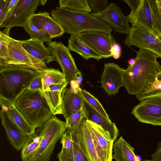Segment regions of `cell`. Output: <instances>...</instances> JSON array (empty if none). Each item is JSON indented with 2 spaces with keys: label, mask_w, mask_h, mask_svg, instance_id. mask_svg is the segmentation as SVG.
Wrapping results in <instances>:
<instances>
[{
  "label": "cell",
  "mask_w": 161,
  "mask_h": 161,
  "mask_svg": "<svg viewBox=\"0 0 161 161\" xmlns=\"http://www.w3.org/2000/svg\"><path fill=\"white\" fill-rule=\"evenodd\" d=\"M131 11L126 16L131 27L153 33L151 13L148 0H124Z\"/></svg>",
  "instance_id": "10"
},
{
  "label": "cell",
  "mask_w": 161,
  "mask_h": 161,
  "mask_svg": "<svg viewBox=\"0 0 161 161\" xmlns=\"http://www.w3.org/2000/svg\"><path fill=\"white\" fill-rule=\"evenodd\" d=\"M151 161H161V142L158 143L157 149L151 155Z\"/></svg>",
  "instance_id": "41"
},
{
  "label": "cell",
  "mask_w": 161,
  "mask_h": 161,
  "mask_svg": "<svg viewBox=\"0 0 161 161\" xmlns=\"http://www.w3.org/2000/svg\"><path fill=\"white\" fill-rule=\"evenodd\" d=\"M87 120L84 114L75 129L80 147L88 161H101L97 155L90 132L87 128Z\"/></svg>",
  "instance_id": "19"
},
{
  "label": "cell",
  "mask_w": 161,
  "mask_h": 161,
  "mask_svg": "<svg viewBox=\"0 0 161 161\" xmlns=\"http://www.w3.org/2000/svg\"><path fill=\"white\" fill-rule=\"evenodd\" d=\"M159 58L147 50L139 49L137 52L135 64L128 66L123 75V86L129 93L136 95L155 81L161 73V65L157 60Z\"/></svg>",
  "instance_id": "1"
},
{
  "label": "cell",
  "mask_w": 161,
  "mask_h": 161,
  "mask_svg": "<svg viewBox=\"0 0 161 161\" xmlns=\"http://www.w3.org/2000/svg\"><path fill=\"white\" fill-rule=\"evenodd\" d=\"M111 52L112 56L116 59L119 58L121 55V48L120 46L116 42L114 44L111 48Z\"/></svg>",
  "instance_id": "39"
},
{
  "label": "cell",
  "mask_w": 161,
  "mask_h": 161,
  "mask_svg": "<svg viewBox=\"0 0 161 161\" xmlns=\"http://www.w3.org/2000/svg\"><path fill=\"white\" fill-rule=\"evenodd\" d=\"M88 1L92 13L100 12L108 5L107 0H88Z\"/></svg>",
  "instance_id": "35"
},
{
  "label": "cell",
  "mask_w": 161,
  "mask_h": 161,
  "mask_svg": "<svg viewBox=\"0 0 161 161\" xmlns=\"http://www.w3.org/2000/svg\"><path fill=\"white\" fill-rule=\"evenodd\" d=\"M86 123L101 161H112L114 141L109 133L100 125L87 120Z\"/></svg>",
  "instance_id": "11"
},
{
  "label": "cell",
  "mask_w": 161,
  "mask_h": 161,
  "mask_svg": "<svg viewBox=\"0 0 161 161\" xmlns=\"http://www.w3.org/2000/svg\"><path fill=\"white\" fill-rule=\"evenodd\" d=\"M18 1V0H8L9 13L14 7Z\"/></svg>",
  "instance_id": "42"
},
{
  "label": "cell",
  "mask_w": 161,
  "mask_h": 161,
  "mask_svg": "<svg viewBox=\"0 0 161 161\" xmlns=\"http://www.w3.org/2000/svg\"><path fill=\"white\" fill-rule=\"evenodd\" d=\"M160 90H161V73L157 76L155 81L150 83L142 92L137 95H144L150 92Z\"/></svg>",
  "instance_id": "36"
},
{
  "label": "cell",
  "mask_w": 161,
  "mask_h": 161,
  "mask_svg": "<svg viewBox=\"0 0 161 161\" xmlns=\"http://www.w3.org/2000/svg\"><path fill=\"white\" fill-rule=\"evenodd\" d=\"M41 4V0H18L0 24V27L10 29L14 27L19 26L25 29L38 6Z\"/></svg>",
  "instance_id": "8"
},
{
  "label": "cell",
  "mask_w": 161,
  "mask_h": 161,
  "mask_svg": "<svg viewBox=\"0 0 161 161\" xmlns=\"http://www.w3.org/2000/svg\"><path fill=\"white\" fill-rule=\"evenodd\" d=\"M47 1V0H41V5L44 6L46 2Z\"/></svg>",
  "instance_id": "44"
},
{
  "label": "cell",
  "mask_w": 161,
  "mask_h": 161,
  "mask_svg": "<svg viewBox=\"0 0 161 161\" xmlns=\"http://www.w3.org/2000/svg\"><path fill=\"white\" fill-rule=\"evenodd\" d=\"M43 91L53 84H61L67 82L63 73L57 69L48 68L43 71L42 74Z\"/></svg>",
  "instance_id": "28"
},
{
  "label": "cell",
  "mask_w": 161,
  "mask_h": 161,
  "mask_svg": "<svg viewBox=\"0 0 161 161\" xmlns=\"http://www.w3.org/2000/svg\"><path fill=\"white\" fill-rule=\"evenodd\" d=\"M135 59L131 58L128 61V63L130 65H133L135 63Z\"/></svg>",
  "instance_id": "43"
},
{
  "label": "cell",
  "mask_w": 161,
  "mask_h": 161,
  "mask_svg": "<svg viewBox=\"0 0 161 161\" xmlns=\"http://www.w3.org/2000/svg\"><path fill=\"white\" fill-rule=\"evenodd\" d=\"M81 93L85 101L103 116L110 120L103 106L96 98L84 89H81Z\"/></svg>",
  "instance_id": "32"
},
{
  "label": "cell",
  "mask_w": 161,
  "mask_h": 161,
  "mask_svg": "<svg viewBox=\"0 0 161 161\" xmlns=\"http://www.w3.org/2000/svg\"><path fill=\"white\" fill-rule=\"evenodd\" d=\"M68 46L70 50L79 54L86 60L93 58L99 60L103 58L76 35L71 36L69 38Z\"/></svg>",
  "instance_id": "26"
},
{
  "label": "cell",
  "mask_w": 161,
  "mask_h": 161,
  "mask_svg": "<svg viewBox=\"0 0 161 161\" xmlns=\"http://www.w3.org/2000/svg\"><path fill=\"white\" fill-rule=\"evenodd\" d=\"M51 17L71 36L97 31L111 34L113 29L106 23L86 13L71 11L59 6L51 10Z\"/></svg>",
  "instance_id": "2"
},
{
  "label": "cell",
  "mask_w": 161,
  "mask_h": 161,
  "mask_svg": "<svg viewBox=\"0 0 161 161\" xmlns=\"http://www.w3.org/2000/svg\"><path fill=\"white\" fill-rule=\"evenodd\" d=\"M143 161H151V160H144Z\"/></svg>",
  "instance_id": "46"
},
{
  "label": "cell",
  "mask_w": 161,
  "mask_h": 161,
  "mask_svg": "<svg viewBox=\"0 0 161 161\" xmlns=\"http://www.w3.org/2000/svg\"><path fill=\"white\" fill-rule=\"evenodd\" d=\"M90 14L107 24L115 32L128 35L130 27L128 19L121 11V8L114 3H111L103 11L91 13Z\"/></svg>",
  "instance_id": "12"
},
{
  "label": "cell",
  "mask_w": 161,
  "mask_h": 161,
  "mask_svg": "<svg viewBox=\"0 0 161 161\" xmlns=\"http://www.w3.org/2000/svg\"><path fill=\"white\" fill-rule=\"evenodd\" d=\"M76 36L103 58L112 56L111 50L116 42L111 34L91 31L81 32Z\"/></svg>",
  "instance_id": "14"
},
{
  "label": "cell",
  "mask_w": 161,
  "mask_h": 161,
  "mask_svg": "<svg viewBox=\"0 0 161 161\" xmlns=\"http://www.w3.org/2000/svg\"><path fill=\"white\" fill-rule=\"evenodd\" d=\"M43 43L32 39L22 40V46L24 49L35 58L45 64L55 61L48 48Z\"/></svg>",
  "instance_id": "23"
},
{
  "label": "cell",
  "mask_w": 161,
  "mask_h": 161,
  "mask_svg": "<svg viewBox=\"0 0 161 161\" xmlns=\"http://www.w3.org/2000/svg\"><path fill=\"white\" fill-rule=\"evenodd\" d=\"M51 54L60 66L65 80L69 84L77 81L82 76L75 63L70 50L61 42L51 41L47 44Z\"/></svg>",
  "instance_id": "7"
},
{
  "label": "cell",
  "mask_w": 161,
  "mask_h": 161,
  "mask_svg": "<svg viewBox=\"0 0 161 161\" xmlns=\"http://www.w3.org/2000/svg\"><path fill=\"white\" fill-rule=\"evenodd\" d=\"M125 45L147 50L161 58V41L153 33L131 27L129 34L124 41Z\"/></svg>",
  "instance_id": "13"
},
{
  "label": "cell",
  "mask_w": 161,
  "mask_h": 161,
  "mask_svg": "<svg viewBox=\"0 0 161 161\" xmlns=\"http://www.w3.org/2000/svg\"><path fill=\"white\" fill-rule=\"evenodd\" d=\"M84 109L87 120L101 126L109 133L114 141L117 139L119 135V131L114 122L104 117L84 100Z\"/></svg>",
  "instance_id": "21"
},
{
  "label": "cell",
  "mask_w": 161,
  "mask_h": 161,
  "mask_svg": "<svg viewBox=\"0 0 161 161\" xmlns=\"http://www.w3.org/2000/svg\"><path fill=\"white\" fill-rule=\"evenodd\" d=\"M42 72L20 67L0 69V96L13 101Z\"/></svg>",
  "instance_id": "4"
},
{
  "label": "cell",
  "mask_w": 161,
  "mask_h": 161,
  "mask_svg": "<svg viewBox=\"0 0 161 161\" xmlns=\"http://www.w3.org/2000/svg\"></svg>",
  "instance_id": "47"
},
{
  "label": "cell",
  "mask_w": 161,
  "mask_h": 161,
  "mask_svg": "<svg viewBox=\"0 0 161 161\" xmlns=\"http://www.w3.org/2000/svg\"><path fill=\"white\" fill-rule=\"evenodd\" d=\"M68 84L67 82L61 84H53L42 92L53 114L55 115L62 114V98L64 90Z\"/></svg>",
  "instance_id": "22"
},
{
  "label": "cell",
  "mask_w": 161,
  "mask_h": 161,
  "mask_svg": "<svg viewBox=\"0 0 161 161\" xmlns=\"http://www.w3.org/2000/svg\"><path fill=\"white\" fill-rule=\"evenodd\" d=\"M59 7L78 12L90 14L92 9L87 0H60Z\"/></svg>",
  "instance_id": "30"
},
{
  "label": "cell",
  "mask_w": 161,
  "mask_h": 161,
  "mask_svg": "<svg viewBox=\"0 0 161 161\" xmlns=\"http://www.w3.org/2000/svg\"><path fill=\"white\" fill-rule=\"evenodd\" d=\"M1 125L6 131L10 144L16 149H21L27 140L28 135L25 134L2 109L0 112Z\"/></svg>",
  "instance_id": "18"
},
{
  "label": "cell",
  "mask_w": 161,
  "mask_h": 161,
  "mask_svg": "<svg viewBox=\"0 0 161 161\" xmlns=\"http://www.w3.org/2000/svg\"><path fill=\"white\" fill-rule=\"evenodd\" d=\"M81 89L76 88H66L62 98V114L66 120L73 114L84 108V99L81 93Z\"/></svg>",
  "instance_id": "16"
},
{
  "label": "cell",
  "mask_w": 161,
  "mask_h": 161,
  "mask_svg": "<svg viewBox=\"0 0 161 161\" xmlns=\"http://www.w3.org/2000/svg\"><path fill=\"white\" fill-rule=\"evenodd\" d=\"M136 96L138 100L141 102L143 100L149 97H161V90L150 92L144 95H137Z\"/></svg>",
  "instance_id": "40"
},
{
  "label": "cell",
  "mask_w": 161,
  "mask_h": 161,
  "mask_svg": "<svg viewBox=\"0 0 161 161\" xmlns=\"http://www.w3.org/2000/svg\"><path fill=\"white\" fill-rule=\"evenodd\" d=\"M30 19L37 29L49 35L52 39L60 37L65 33L60 25L45 11L34 14Z\"/></svg>",
  "instance_id": "17"
},
{
  "label": "cell",
  "mask_w": 161,
  "mask_h": 161,
  "mask_svg": "<svg viewBox=\"0 0 161 161\" xmlns=\"http://www.w3.org/2000/svg\"><path fill=\"white\" fill-rule=\"evenodd\" d=\"M125 69L114 63H105L101 78V87L109 95H116L123 86Z\"/></svg>",
  "instance_id": "15"
},
{
  "label": "cell",
  "mask_w": 161,
  "mask_h": 161,
  "mask_svg": "<svg viewBox=\"0 0 161 161\" xmlns=\"http://www.w3.org/2000/svg\"><path fill=\"white\" fill-rule=\"evenodd\" d=\"M37 128L42 136L39 146L25 161H49L57 142L67 130L66 123L54 115Z\"/></svg>",
  "instance_id": "5"
},
{
  "label": "cell",
  "mask_w": 161,
  "mask_h": 161,
  "mask_svg": "<svg viewBox=\"0 0 161 161\" xmlns=\"http://www.w3.org/2000/svg\"><path fill=\"white\" fill-rule=\"evenodd\" d=\"M22 40L11 38L8 45L9 56L6 59L0 62V69L20 67L42 72L48 68L46 64L26 51L22 47Z\"/></svg>",
  "instance_id": "6"
},
{
  "label": "cell",
  "mask_w": 161,
  "mask_h": 161,
  "mask_svg": "<svg viewBox=\"0 0 161 161\" xmlns=\"http://www.w3.org/2000/svg\"><path fill=\"white\" fill-rule=\"evenodd\" d=\"M24 29L30 35L31 39L36 40L43 43L51 42L52 39L50 36L37 29L33 25L31 19Z\"/></svg>",
  "instance_id": "31"
},
{
  "label": "cell",
  "mask_w": 161,
  "mask_h": 161,
  "mask_svg": "<svg viewBox=\"0 0 161 161\" xmlns=\"http://www.w3.org/2000/svg\"><path fill=\"white\" fill-rule=\"evenodd\" d=\"M42 136L37 128L35 132L29 135L21 151V157L23 161H25L36 151L42 139Z\"/></svg>",
  "instance_id": "27"
},
{
  "label": "cell",
  "mask_w": 161,
  "mask_h": 161,
  "mask_svg": "<svg viewBox=\"0 0 161 161\" xmlns=\"http://www.w3.org/2000/svg\"><path fill=\"white\" fill-rule=\"evenodd\" d=\"M69 132L73 140V147L69 149L62 148L58 155L59 161H88L80 147L77 130Z\"/></svg>",
  "instance_id": "24"
},
{
  "label": "cell",
  "mask_w": 161,
  "mask_h": 161,
  "mask_svg": "<svg viewBox=\"0 0 161 161\" xmlns=\"http://www.w3.org/2000/svg\"><path fill=\"white\" fill-rule=\"evenodd\" d=\"M131 113L141 122L161 125V97L143 100L134 107Z\"/></svg>",
  "instance_id": "9"
},
{
  "label": "cell",
  "mask_w": 161,
  "mask_h": 161,
  "mask_svg": "<svg viewBox=\"0 0 161 161\" xmlns=\"http://www.w3.org/2000/svg\"><path fill=\"white\" fill-rule=\"evenodd\" d=\"M113 148V158L116 161H140L134 148L122 136L115 141Z\"/></svg>",
  "instance_id": "25"
},
{
  "label": "cell",
  "mask_w": 161,
  "mask_h": 161,
  "mask_svg": "<svg viewBox=\"0 0 161 161\" xmlns=\"http://www.w3.org/2000/svg\"><path fill=\"white\" fill-rule=\"evenodd\" d=\"M84 114L83 108L73 114L66 120L67 130L69 132L74 131L79 125Z\"/></svg>",
  "instance_id": "34"
},
{
  "label": "cell",
  "mask_w": 161,
  "mask_h": 161,
  "mask_svg": "<svg viewBox=\"0 0 161 161\" xmlns=\"http://www.w3.org/2000/svg\"><path fill=\"white\" fill-rule=\"evenodd\" d=\"M9 30L5 28L0 32V62L9 56L8 45L11 38L9 36Z\"/></svg>",
  "instance_id": "33"
},
{
  "label": "cell",
  "mask_w": 161,
  "mask_h": 161,
  "mask_svg": "<svg viewBox=\"0 0 161 161\" xmlns=\"http://www.w3.org/2000/svg\"><path fill=\"white\" fill-rule=\"evenodd\" d=\"M27 122L36 129L55 115L53 114L42 91L27 88L13 101Z\"/></svg>",
  "instance_id": "3"
},
{
  "label": "cell",
  "mask_w": 161,
  "mask_h": 161,
  "mask_svg": "<svg viewBox=\"0 0 161 161\" xmlns=\"http://www.w3.org/2000/svg\"><path fill=\"white\" fill-rule=\"evenodd\" d=\"M9 13L8 0H0V24Z\"/></svg>",
  "instance_id": "38"
},
{
  "label": "cell",
  "mask_w": 161,
  "mask_h": 161,
  "mask_svg": "<svg viewBox=\"0 0 161 161\" xmlns=\"http://www.w3.org/2000/svg\"><path fill=\"white\" fill-rule=\"evenodd\" d=\"M0 104L1 109L25 134L29 136L35 132L36 128L27 122L12 101L0 96Z\"/></svg>",
  "instance_id": "20"
},
{
  "label": "cell",
  "mask_w": 161,
  "mask_h": 161,
  "mask_svg": "<svg viewBox=\"0 0 161 161\" xmlns=\"http://www.w3.org/2000/svg\"><path fill=\"white\" fill-rule=\"evenodd\" d=\"M157 38L161 41V33L157 37Z\"/></svg>",
  "instance_id": "45"
},
{
  "label": "cell",
  "mask_w": 161,
  "mask_h": 161,
  "mask_svg": "<svg viewBox=\"0 0 161 161\" xmlns=\"http://www.w3.org/2000/svg\"><path fill=\"white\" fill-rule=\"evenodd\" d=\"M42 74L33 79L29 85L28 88L29 89L32 91L40 90L43 91Z\"/></svg>",
  "instance_id": "37"
},
{
  "label": "cell",
  "mask_w": 161,
  "mask_h": 161,
  "mask_svg": "<svg viewBox=\"0 0 161 161\" xmlns=\"http://www.w3.org/2000/svg\"><path fill=\"white\" fill-rule=\"evenodd\" d=\"M151 13L153 34L157 37L161 33V0H148Z\"/></svg>",
  "instance_id": "29"
}]
</instances>
